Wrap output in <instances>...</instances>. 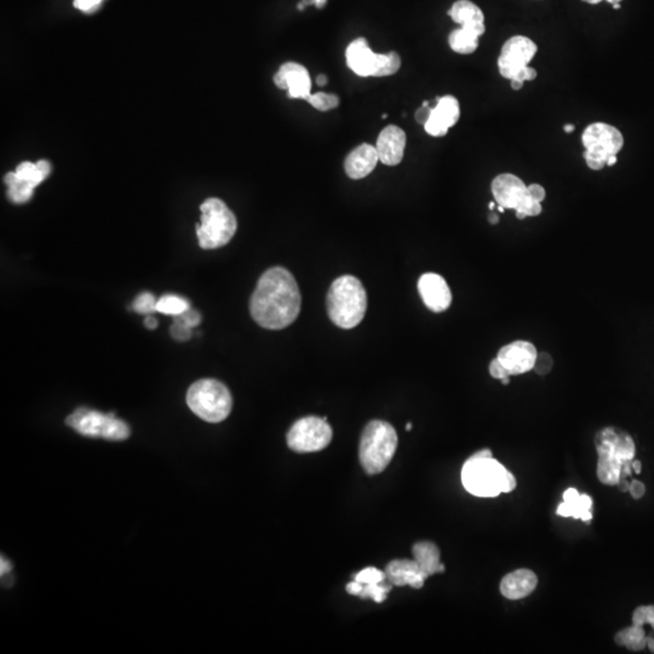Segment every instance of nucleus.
<instances>
[{"instance_id":"obj_4","label":"nucleus","mask_w":654,"mask_h":654,"mask_svg":"<svg viewBox=\"0 0 654 654\" xmlns=\"http://www.w3.org/2000/svg\"><path fill=\"white\" fill-rule=\"evenodd\" d=\"M465 490L476 497H498L515 490L516 479L493 457H470L462 469Z\"/></svg>"},{"instance_id":"obj_49","label":"nucleus","mask_w":654,"mask_h":654,"mask_svg":"<svg viewBox=\"0 0 654 654\" xmlns=\"http://www.w3.org/2000/svg\"><path fill=\"white\" fill-rule=\"evenodd\" d=\"M631 467H633V470L636 473V474H640L641 470H642V465H641V462L640 460H633L631 463Z\"/></svg>"},{"instance_id":"obj_29","label":"nucleus","mask_w":654,"mask_h":654,"mask_svg":"<svg viewBox=\"0 0 654 654\" xmlns=\"http://www.w3.org/2000/svg\"><path fill=\"white\" fill-rule=\"evenodd\" d=\"M189 302L183 297L176 295H165L159 298L157 302V311L166 315H181L185 311L190 309Z\"/></svg>"},{"instance_id":"obj_28","label":"nucleus","mask_w":654,"mask_h":654,"mask_svg":"<svg viewBox=\"0 0 654 654\" xmlns=\"http://www.w3.org/2000/svg\"><path fill=\"white\" fill-rule=\"evenodd\" d=\"M4 181H5L6 185L9 188L8 189V196L12 202L23 204V202H27L32 198L34 187L26 181L18 179L15 174V171L6 174Z\"/></svg>"},{"instance_id":"obj_15","label":"nucleus","mask_w":654,"mask_h":654,"mask_svg":"<svg viewBox=\"0 0 654 654\" xmlns=\"http://www.w3.org/2000/svg\"><path fill=\"white\" fill-rule=\"evenodd\" d=\"M418 292L428 309L434 313L447 311L452 303V293L446 280L435 273H426L419 278Z\"/></svg>"},{"instance_id":"obj_11","label":"nucleus","mask_w":654,"mask_h":654,"mask_svg":"<svg viewBox=\"0 0 654 654\" xmlns=\"http://www.w3.org/2000/svg\"><path fill=\"white\" fill-rule=\"evenodd\" d=\"M492 194L498 205L521 211L527 217L542 213V204L533 200L528 194L527 185L512 174H498L490 185Z\"/></svg>"},{"instance_id":"obj_34","label":"nucleus","mask_w":654,"mask_h":654,"mask_svg":"<svg viewBox=\"0 0 654 654\" xmlns=\"http://www.w3.org/2000/svg\"><path fill=\"white\" fill-rule=\"evenodd\" d=\"M354 581H359L361 584H375V583H384L387 581L385 572L377 570L375 567H367L354 575Z\"/></svg>"},{"instance_id":"obj_46","label":"nucleus","mask_w":654,"mask_h":654,"mask_svg":"<svg viewBox=\"0 0 654 654\" xmlns=\"http://www.w3.org/2000/svg\"><path fill=\"white\" fill-rule=\"evenodd\" d=\"M144 325H146L148 328L154 330L155 327L158 326V322H157V319H155V317L148 315V317H146V320H144Z\"/></svg>"},{"instance_id":"obj_45","label":"nucleus","mask_w":654,"mask_h":654,"mask_svg":"<svg viewBox=\"0 0 654 654\" xmlns=\"http://www.w3.org/2000/svg\"><path fill=\"white\" fill-rule=\"evenodd\" d=\"M1 564V570H0V572H1V575H4L5 573H9V572L11 571V568H12V566H11L10 562H9L8 560L4 559V558H1V564Z\"/></svg>"},{"instance_id":"obj_51","label":"nucleus","mask_w":654,"mask_h":654,"mask_svg":"<svg viewBox=\"0 0 654 654\" xmlns=\"http://www.w3.org/2000/svg\"><path fill=\"white\" fill-rule=\"evenodd\" d=\"M488 221H490V224H497V223L499 222V218H498L496 213L490 212V216H488Z\"/></svg>"},{"instance_id":"obj_33","label":"nucleus","mask_w":654,"mask_h":654,"mask_svg":"<svg viewBox=\"0 0 654 654\" xmlns=\"http://www.w3.org/2000/svg\"><path fill=\"white\" fill-rule=\"evenodd\" d=\"M157 300L152 293L149 292H143L138 296L135 302L132 303V309L138 311L140 314H146L149 315L154 311H157Z\"/></svg>"},{"instance_id":"obj_19","label":"nucleus","mask_w":654,"mask_h":654,"mask_svg":"<svg viewBox=\"0 0 654 654\" xmlns=\"http://www.w3.org/2000/svg\"><path fill=\"white\" fill-rule=\"evenodd\" d=\"M387 581L391 586H410L415 589H421L428 575L423 572L415 560H394L385 568Z\"/></svg>"},{"instance_id":"obj_44","label":"nucleus","mask_w":654,"mask_h":654,"mask_svg":"<svg viewBox=\"0 0 654 654\" xmlns=\"http://www.w3.org/2000/svg\"><path fill=\"white\" fill-rule=\"evenodd\" d=\"M432 111H433V108H430V107H421V108L416 112V120H417L419 124L424 125V124L429 120Z\"/></svg>"},{"instance_id":"obj_7","label":"nucleus","mask_w":654,"mask_h":654,"mask_svg":"<svg viewBox=\"0 0 654 654\" xmlns=\"http://www.w3.org/2000/svg\"><path fill=\"white\" fill-rule=\"evenodd\" d=\"M187 404L198 417L209 423L224 421L232 411L231 391L222 382L211 378L200 380L190 385Z\"/></svg>"},{"instance_id":"obj_6","label":"nucleus","mask_w":654,"mask_h":654,"mask_svg":"<svg viewBox=\"0 0 654 654\" xmlns=\"http://www.w3.org/2000/svg\"><path fill=\"white\" fill-rule=\"evenodd\" d=\"M201 223L196 226L199 245L213 250L227 245L235 235L237 217L221 199L210 198L200 206Z\"/></svg>"},{"instance_id":"obj_26","label":"nucleus","mask_w":654,"mask_h":654,"mask_svg":"<svg viewBox=\"0 0 654 654\" xmlns=\"http://www.w3.org/2000/svg\"><path fill=\"white\" fill-rule=\"evenodd\" d=\"M479 36H476L469 29L460 27L449 34V48L452 49L454 53L469 55L479 48Z\"/></svg>"},{"instance_id":"obj_17","label":"nucleus","mask_w":654,"mask_h":654,"mask_svg":"<svg viewBox=\"0 0 654 654\" xmlns=\"http://www.w3.org/2000/svg\"><path fill=\"white\" fill-rule=\"evenodd\" d=\"M406 147V133L395 125H389L380 131L376 149L380 163L395 166L401 163Z\"/></svg>"},{"instance_id":"obj_23","label":"nucleus","mask_w":654,"mask_h":654,"mask_svg":"<svg viewBox=\"0 0 654 654\" xmlns=\"http://www.w3.org/2000/svg\"><path fill=\"white\" fill-rule=\"evenodd\" d=\"M592 499L586 495H579L575 488L564 490V503L560 504L556 514L562 517L581 519L584 523H589L592 519Z\"/></svg>"},{"instance_id":"obj_22","label":"nucleus","mask_w":654,"mask_h":654,"mask_svg":"<svg viewBox=\"0 0 654 654\" xmlns=\"http://www.w3.org/2000/svg\"><path fill=\"white\" fill-rule=\"evenodd\" d=\"M449 16L460 27L481 37L486 31L485 15L479 6L470 0H458L449 10Z\"/></svg>"},{"instance_id":"obj_39","label":"nucleus","mask_w":654,"mask_h":654,"mask_svg":"<svg viewBox=\"0 0 654 654\" xmlns=\"http://www.w3.org/2000/svg\"><path fill=\"white\" fill-rule=\"evenodd\" d=\"M490 375L496 380H503L506 377H510V374L508 372V369L503 366V364L497 358L490 361Z\"/></svg>"},{"instance_id":"obj_48","label":"nucleus","mask_w":654,"mask_h":654,"mask_svg":"<svg viewBox=\"0 0 654 654\" xmlns=\"http://www.w3.org/2000/svg\"><path fill=\"white\" fill-rule=\"evenodd\" d=\"M510 86H512V90H521V89L523 88V81H520V80L517 79H512L510 80Z\"/></svg>"},{"instance_id":"obj_38","label":"nucleus","mask_w":654,"mask_h":654,"mask_svg":"<svg viewBox=\"0 0 654 654\" xmlns=\"http://www.w3.org/2000/svg\"><path fill=\"white\" fill-rule=\"evenodd\" d=\"M171 335L177 341H185L190 337V328L179 320H174V324L171 327Z\"/></svg>"},{"instance_id":"obj_56","label":"nucleus","mask_w":654,"mask_h":654,"mask_svg":"<svg viewBox=\"0 0 654 654\" xmlns=\"http://www.w3.org/2000/svg\"><path fill=\"white\" fill-rule=\"evenodd\" d=\"M501 384L508 385L509 384V382H510V377H506V378H503V380H501Z\"/></svg>"},{"instance_id":"obj_58","label":"nucleus","mask_w":654,"mask_h":654,"mask_svg":"<svg viewBox=\"0 0 654 654\" xmlns=\"http://www.w3.org/2000/svg\"><path fill=\"white\" fill-rule=\"evenodd\" d=\"M612 6H613V9H616V10H618V9H620V3H617V4H613Z\"/></svg>"},{"instance_id":"obj_47","label":"nucleus","mask_w":654,"mask_h":654,"mask_svg":"<svg viewBox=\"0 0 654 654\" xmlns=\"http://www.w3.org/2000/svg\"><path fill=\"white\" fill-rule=\"evenodd\" d=\"M583 1H584V3H586V4H591V5H597V4H599V3H601V1H603V0H583ZM606 1L607 3H610V4H612L613 5V4H617V3H620L622 0H606Z\"/></svg>"},{"instance_id":"obj_55","label":"nucleus","mask_w":654,"mask_h":654,"mask_svg":"<svg viewBox=\"0 0 654 654\" xmlns=\"http://www.w3.org/2000/svg\"><path fill=\"white\" fill-rule=\"evenodd\" d=\"M516 217L519 218V220H525V218H526L527 216H526L523 212L516 211Z\"/></svg>"},{"instance_id":"obj_36","label":"nucleus","mask_w":654,"mask_h":654,"mask_svg":"<svg viewBox=\"0 0 654 654\" xmlns=\"http://www.w3.org/2000/svg\"><path fill=\"white\" fill-rule=\"evenodd\" d=\"M174 320H179V322H182L185 326L192 328V327L198 326V325L200 324L201 315L196 311L188 309V311H185L183 314L174 317Z\"/></svg>"},{"instance_id":"obj_27","label":"nucleus","mask_w":654,"mask_h":654,"mask_svg":"<svg viewBox=\"0 0 654 654\" xmlns=\"http://www.w3.org/2000/svg\"><path fill=\"white\" fill-rule=\"evenodd\" d=\"M647 635L644 627L631 625L629 628L623 629L616 635V644L623 647H627L630 651L638 652L647 647Z\"/></svg>"},{"instance_id":"obj_40","label":"nucleus","mask_w":654,"mask_h":654,"mask_svg":"<svg viewBox=\"0 0 654 654\" xmlns=\"http://www.w3.org/2000/svg\"><path fill=\"white\" fill-rule=\"evenodd\" d=\"M103 0H74V8L84 12H94Z\"/></svg>"},{"instance_id":"obj_41","label":"nucleus","mask_w":654,"mask_h":654,"mask_svg":"<svg viewBox=\"0 0 654 654\" xmlns=\"http://www.w3.org/2000/svg\"><path fill=\"white\" fill-rule=\"evenodd\" d=\"M536 78H537V70L532 67H529V66H526L512 79L520 80V81L525 83V81H532Z\"/></svg>"},{"instance_id":"obj_20","label":"nucleus","mask_w":654,"mask_h":654,"mask_svg":"<svg viewBox=\"0 0 654 654\" xmlns=\"http://www.w3.org/2000/svg\"><path fill=\"white\" fill-rule=\"evenodd\" d=\"M380 161L377 149L364 143L353 149L344 161V170L352 180H361L369 176Z\"/></svg>"},{"instance_id":"obj_10","label":"nucleus","mask_w":654,"mask_h":654,"mask_svg":"<svg viewBox=\"0 0 654 654\" xmlns=\"http://www.w3.org/2000/svg\"><path fill=\"white\" fill-rule=\"evenodd\" d=\"M287 445L298 454L317 452L326 449L332 440V428L327 423V418H301L291 427L286 436Z\"/></svg>"},{"instance_id":"obj_21","label":"nucleus","mask_w":654,"mask_h":654,"mask_svg":"<svg viewBox=\"0 0 654 654\" xmlns=\"http://www.w3.org/2000/svg\"><path fill=\"white\" fill-rule=\"evenodd\" d=\"M538 584V578L529 570H516L506 575L501 581V594L509 600H520L531 595Z\"/></svg>"},{"instance_id":"obj_14","label":"nucleus","mask_w":654,"mask_h":654,"mask_svg":"<svg viewBox=\"0 0 654 654\" xmlns=\"http://www.w3.org/2000/svg\"><path fill=\"white\" fill-rule=\"evenodd\" d=\"M274 84L287 90L290 99L308 100L311 95V80L304 66L296 62H286L274 75Z\"/></svg>"},{"instance_id":"obj_32","label":"nucleus","mask_w":654,"mask_h":654,"mask_svg":"<svg viewBox=\"0 0 654 654\" xmlns=\"http://www.w3.org/2000/svg\"><path fill=\"white\" fill-rule=\"evenodd\" d=\"M306 102H309L317 111L327 112L333 108H337L339 105V99L332 94L317 92V94H311Z\"/></svg>"},{"instance_id":"obj_24","label":"nucleus","mask_w":654,"mask_h":654,"mask_svg":"<svg viewBox=\"0 0 654 654\" xmlns=\"http://www.w3.org/2000/svg\"><path fill=\"white\" fill-rule=\"evenodd\" d=\"M413 560L419 564L423 572L429 575L443 573L445 566L440 562V551L432 542H419L413 545Z\"/></svg>"},{"instance_id":"obj_37","label":"nucleus","mask_w":654,"mask_h":654,"mask_svg":"<svg viewBox=\"0 0 654 654\" xmlns=\"http://www.w3.org/2000/svg\"><path fill=\"white\" fill-rule=\"evenodd\" d=\"M551 367H553V360L549 356L548 354L544 353L537 356L536 364H534V369L538 375H547Z\"/></svg>"},{"instance_id":"obj_59","label":"nucleus","mask_w":654,"mask_h":654,"mask_svg":"<svg viewBox=\"0 0 654 654\" xmlns=\"http://www.w3.org/2000/svg\"><path fill=\"white\" fill-rule=\"evenodd\" d=\"M411 429H412V423H407V426H406L407 432H410Z\"/></svg>"},{"instance_id":"obj_30","label":"nucleus","mask_w":654,"mask_h":654,"mask_svg":"<svg viewBox=\"0 0 654 654\" xmlns=\"http://www.w3.org/2000/svg\"><path fill=\"white\" fill-rule=\"evenodd\" d=\"M401 67V58L396 53H380L375 77H388L395 74Z\"/></svg>"},{"instance_id":"obj_52","label":"nucleus","mask_w":654,"mask_h":654,"mask_svg":"<svg viewBox=\"0 0 654 654\" xmlns=\"http://www.w3.org/2000/svg\"><path fill=\"white\" fill-rule=\"evenodd\" d=\"M617 164V155H612L607 160V166H613Z\"/></svg>"},{"instance_id":"obj_43","label":"nucleus","mask_w":654,"mask_h":654,"mask_svg":"<svg viewBox=\"0 0 654 654\" xmlns=\"http://www.w3.org/2000/svg\"><path fill=\"white\" fill-rule=\"evenodd\" d=\"M629 492H630V495L633 499H640V498L644 497L646 487L641 481L633 480L630 484V487H629Z\"/></svg>"},{"instance_id":"obj_25","label":"nucleus","mask_w":654,"mask_h":654,"mask_svg":"<svg viewBox=\"0 0 654 654\" xmlns=\"http://www.w3.org/2000/svg\"><path fill=\"white\" fill-rule=\"evenodd\" d=\"M50 171H51V166L48 160H39L36 164L23 161L17 166L15 174L18 179L26 181L36 188L48 177Z\"/></svg>"},{"instance_id":"obj_53","label":"nucleus","mask_w":654,"mask_h":654,"mask_svg":"<svg viewBox=\"0 0 654 654\" xmlns=\"http://www.w3.org/2000/svg\"><path fill=\"white\" fill-rule=\"evenodd\" d=\"M647 647H649V651L654 653V638H647Z\"/></svg>"},{"instance_id":"obj_42","label":"nucleus","mask_w":654,"mask_h":654,"mask_svg":"<svg viewBox=\"0 0 654 654\" xmlns=\"http://www.w3.org/2000/svg\"><path fill=\"white\" fill-rule=\"evenodd\" d=\"M528 194L532 198L533 200L538 201L542 204V201L545 199V189L540 185H528L527 187Z\"/></svg>"},{"instance_id":"obj_13","label":"nucleus","mask_w":654,"mask_h":654,"mask_svg":"<svg viewBox=\"0 0 654 654\" xmlns=\"http://www.w3.org/2000/svg\"><path fill=\"white\" fill-rule=\"evenodd\" d=\"M538 353L527 341H515L501 347L497 359L508 369L510 376L523 375L534 369Z\"/></svg>"},{"instance_id":"obj_8","label":"nucleus","mask_w":654,"mask_h":654,"mask_svg":"<svg viewBox=\"0 0 654 654\" xmlns=\"http://www.w3.org/2000/svg\"><path fill=\"white\" fill-rule=\"evenodd\" d=\"M581 141L586 147V165L594 171H600L607 166L608 158L618 155L624 146L622 132L606 122L590 124L583 132Z\"/></svg>"},{"instance_id":"obj_50","label":"nucleus","mask_w":654,"mask_h":654,"mask_svg":"<svg viewBox=\"0 0 654 654\" xmlns=\"http://www.w3.org/2000/svg\"><path fill=\"white\" fill-rule=\"evenodd\" d=\"M317 84L319 86H324V85L327 84V77L324 75V74H319L317 77Z\"/></svg>"},{"instance_id":"obj_12","label":"nucleus","mask_w":654,"mask_h":654,"mask_svg":"<svg viewBox=\"0 0 654 654\" xmlns=\"http://www.w3.org/2000/svg\"><path fill=\"white\" fill-rule=\"evenodd\" d=\"M537 45L529 38L515 36L508 39L498 58V69L503 78L512 80L523 67L528 66L537 53Z\"/></svg>"},{"instance_id":"obj_35","label":"nucleus","mask_w":654,"mask_h":654,"mask_svg":"<svg viewBox=\"0 0 654 654\" xmlns=\"http://www.w3.org/2000/svg\"><path fill=\"white\" fill-rule=\"evenodd\" d=\"M633 624L638 627H644L646 624H649L654 629L653 605L638 607L633 614Z\"/></svg>"},{"instance_id":"obj_5","label":"nucleus","mask_w":654,"mask_h":654,"mask_svg":"<svg viewBox=\"0 0 654 654\" xmlns=\"http://www.w3.org/2000/svg\"><path fill=\"white\" fill-rule=\"evenodd\" d=\"M397 447V434L384 421H372L365 427L360 440V463L371 475L380 474L389 465Z\"/></svg>"},{"instance_id":"obj_18","label":"nucleus","mask_w":654,"mask_h":654,"mask_svg":"<svg viewBox=\"0 0 654 654\" xmlns=\"http://www.w3.org/2000/svg\"><path fill=\"white\" fill-rule=\"evenodd\" d=\"M380 53H375L365 38H358L350 42L345 50V60L349 68L359 77H375Z\"/></svg>"},{"instance_id":"obj_16","label":"nucleus","mask_w":654,"mask_h":654,"mask_svg":"<svg viewBox=\"0 0 654 654\" xmlns=\"http://www.w3.org/2000/svg\"><path fill=\"white\" fill-rule=\"evenodd\" d=\"M436 101V106L434 107L429 120L424 124V129L433 138H443L449 132V127H454L458 122L460 108L454 96H443Z\"/></svg>"},{"instance_id":"obj_31","label":"nucleus","mask_w":654,"mask_h":654,"mask_svg":"<svg viewBox=\"0 0 654 654\" xmlns=\"http://www.w3.org/2000/svg\"><path fill=\"white\" fill-rule=\"evenodd\" d=\"M391 589V583L387 584L385 581L384 583H375V584H361L359 597H361V599H371L377 603H382L387 599V595H388Z\"/></svg>"},{"instance_id":"obj_3","label":"nucleus","mask_w":654,"mask_h":654,"mask_svg":"<svg viewBox=\"0 0 654 654\" xmlns=\"http://www.w3.org/2000/svg\"><path fill=\"white\" fill-rule=\"evenodd\" d=\"M327 313L335 325L350 330L363 322L367 309V295L358 278L343 275L335 280L326 298Z\"/></svg>"},{"instance_id":"obj_2","label":"nucleus","mask_w":654,"mask_h":654,"mask_svg":"<svg viewBox=\"0 0 654 654\" xmlns=\"http://www.w3.org/2000/svg\"><path fill=\"white\" fill-rule=\"evenodd\" d=\"M595 447L597 479L603 485H619L622 479L631 476L636 447L630 434L619 428H603L595 436Z\"/></svg>"},{"instance_id":"obj_57","label":"nucleus","mask_w":654,"mask_h":654,"mask_svg":"<svg viewBox=\"0 0 654 654\" xmlns=\"http://www.w3.org/2000/svg\"><path fill=\"white\" fill-rule=\"evenodd\" d=\"M488 207H490V211H493V209L496 207V204H495V202H490V205H488Z\"/></svg>"},{"instance_id":"obj_9","label":"nucleus","mask_w":654,"mask_h":654,"mask_svg":"<svg viewBox=\"0 0 654 654\" xmlns=\"http://www.w3.org/2000/svg\"><path fill=\"white\" fill-rule=\"evenodd\" d=\"M66 423L75 432L89 438L122 441L130 436L129 426L114 415H105L84 407L73 412Z\"/></svg>"},{"instance_id":"obj_54","label":"nucleus","mask_w":654,"mask_h":654,"mask_svg":"<svg viewBox=\"0 0 654 654\" xmlns=\"http://www.w3.org/2000/svg\"><path fill=\"white\" fill-rule=\"evenodd\" d=\"M575 125H572V124H567V125H564V131L567 132V133H571V132L575 131Z\"/></svg>"},{"instance_id":"obj_1","label":"nucleus","mask_w":654,"mask_h":654,"mask_svg":"<svg viewBox=\"0 0 654 654\" xmlns=\"http://www.w3.org/2000/svg\"><path fill=\"white\" fill-rule=\"evenodd\" d=\"M297 281L289 270L274 267L264 272L250 301V313L259 326L283 330L295 322L301 311Z\"/></svg>"}]
</instances>
